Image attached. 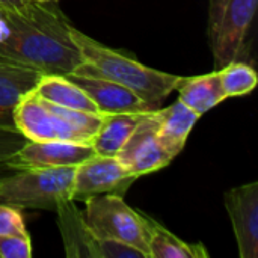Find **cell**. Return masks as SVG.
Here are the masks:
<instances>
[{"mask_svg":"<svg viewBox=\"0 0 258 258\" xmlns=\"http://www.w3.org/2000/svg\"><path fill=\"white\" fill-rule=\"evenodd\" d=\"M70 24L57 2L39 3L30 14L0 8V54L42 74H71L83 59L70 38Z\"/></svg>","mask_w":258,"mask_h":258,"instance_id":"1","label":"cell"},{"mask_svg":"<svg viewBox=\"0 0 258 258\" xmlns=\"http://www.w3.org/2000/svg\"><path fill=\"white\" fill-rule=\"evenodd\" d=\"M70 38L77 47L83 62L71 74H92L119 83L135 92L151 110L177 91L183 76L150 68L119 50L109 48L70 24Z\"/></svg>","mask_w":258,"mask_h":258,"instance_id":"2","label":"cell"},{"mask_svg":"<svg viewBox=\"0 0 258 258\" xmlns=\"http://www.w3.org/2000/svg\"><path fill=\"white\" fill-rule=\"evenodd\" d=\"M103 121V113L67 109L41 98L33 89L14 109V128L27 141L89 144Z\"/></svg>","mask_w":258,"mask_h":258,"instance_id":"3","label":"cell"},{"mask_svg":"<svg viewBox=\"0 0 258 258\" xmlns=\"http://www.w3.org/2000/svg\"><path fill=\"white\" fill-rule=\"evenodd\" d=\"M76 166L14 169L0 175V203L21 210L54 212L71 200Z\"/></svg>","mask_w":258,"mask_h":258,"instance_id":"4","label":"cell"},{"mask_svg":"<svg viewBox=\"0 0 258 258\" xmlns=\"http://www.w3.org/2000/svg\"><path fill=\"white\" fill-rule=\"evenodd\" d=\"M85 219L98 237L115 239L139 249L150 258L148 216L130 207L121 195L103 194L85 201Z\"/></svg>","mask_w":258,"mask_h":258,"instance_id":"5","label":"cell"},{"mask_svg":"<svg viewBox=\"0 0 258 258\" xmlns=\"http://www.w3.org/2000/svg\"><path fill=\"white\" fill-rule=\"evenodd\" d=\"M258 0H209V44L215 70L237 60L245 48Z\"/></svg>","mask_w":258,"mask_h":258,"instance_id":"6","label":"cell"},{"mask_svg":"<svg viewBox=\"0 0 258 258\" xmlns=\"http://www.w3.org/2000/svg\"><path fill=\"white\" fill-rule=\"evenodd\" d=\"M138 180L116 156H98L86 159L76 166L73 180V201H85L89 197L116 194L124 197Z\"/></svg>","mask_w":258,"mask_h":258,"instance_id":"7","label":"cell"},{"mask_svg":"<svg viewBox=\"0 0 258 258\" xmlns=\"http://www.w3.org/2000/svg\"><path fill=\"white\" fill-rule=\"evenodd\" d=\"M116 157L138 178L157 172L174 160V157L159 142L157 118L154 110L142 115Z\"/></svg>","mask_w":258,"mask_h":258,"instance_id":"8","label":"cell"},{"mask_svg":"<svg viewBox=\"0 0 258 258\" xmlns=\"http://www.w3.org/2000/svg\"><path fill=\"white\" fill-rule=\"evenodd\" d=\"M240 258L258 257V183L233 187L224 195Z\"/></svg>","mask_w":258,"mask_h":258,"instance_id":"9","label":"cell"},{"mask_svg":"<svg viewBox=\"0 0 258 258\" xmlns=\"http://www.w3.org/2000/svg\"><path fill=\"white\" fill-rule=\"evenodd\" d=\"M95 154L91 144L59 142V141H26L8 163V169L59 168L77 166Z\"/></svg>","mask_w":258,"mask_h":258,"instance_id":"10","label":"cell"},{"mask_svg":"<svg viewBox=\"0 0 258 258\" xmlns=\"http://www.w3.org/2000/svg\"><path fill=\"white\" fill-rule=\"evenodd\" d=\"M95 103L100 113H141L151 109L130 89L92 74H67Z\"/></svg>","mask_w":258,"mask_h":258,"instance_id":"11","label":"cell"},{"mask_svg":"<svg viewBox=\"0 0 258 258\" xmlns=\"http://www.w3.org/2000/svg\"><path fill=\"white\" fill-rule=\"evenodd\" d=\"M41 76V71L0 54V128H14L17 103L36 86Z\"/></svg>","mask_w":258,"mask_h":258,"instance_id":"12","label":"cell"},{"mask_svg":"<svg viewBox=\"0 0 258 258\" xmlns=\"http://www.w3.org/2000/svg\"><path fill=\"white\" fill-rule=\"evenodd\" d=\"M62 234L65 255L70 258H97L98 236L88 225L85 215L74 206L73 200L63 201L54 210Z\"/></svg>","mask_w":258,"mask_h":258,"instance_id":"13","label":"cell"},{"mask_svg":"<svg viewBox=\"0 0 258 258\" xmlns=\"http://www.w3.org/2000/svg\"><path fill=\"white\" fill-rule=\"evenodd\" d=\"M154 113L157 118L159 142L175 159L186 147L194 125L201 116L180 100L174 101L168 107L156 109Z\"/></svg>","mask_w":258,"mask_h":258,"instance_id":"14","label":"cell"},{"mask_svg":"<svg viewBox=\"0 0 258 258\" xmlns=\"http://www.w3.org/2000/svg\"><path fill=\"white\" fill-rule=\"evenodd\" d=\"M33 91L44 100L74 110L100 113L89 95L63 74H42Z\"/></svg>","mask_w":258,"mask_h":258,"instance_id":"15","label":"cell"},{"mask_svg":"<svg viewBox=\"0 0 258 258\" xmlns=\"http://www.w3.org/2000/svg\"><path fill=\"white\" fill-rule=\"evenodd\" d=\"M177 91L178 100L200 116L227 100L216 70L201 76L181 77Z\"/></svg>","mask_w":258,"mask_h":258,"instance_id":"16","label":"cell"},{"mask_svg":"<svg viewBox=\"0 0 258 258\" xmlns=\"http://www.w3.org/2000/svg\"><path fill=\"white\" fill-rule=\"evenodd\" d=\"M141 113H103V121L91 139V147L98 156H118L119 150L130 138L141 121Z\"/></svg>","mask_w":258,"mask_h":258,"instance_id":"17","label":"cell"},{"mask_svg":"<svg viewBox=\"0 0 258 258\" xmlns=\"http://www.w3.org/2000/svg\"><path fill=\"white\" fill-rule=\"evenodd\" d=\"M150 258H207L203 243H187L172 234L166 227L148 216Z\"/></svg>","mask_w":258,"mask_h":258,"instance_id":"18","label":"cell"},{"mask_svg":"<svg viewBox=\"0 0 258 258\" xmlns=\"http://www.w3.org/2000/svg\"><path fill=\"white\" fill-rule=\"evenodd\" d=\"M216 71L219 74V80L227 98L251 94L258 83L257 71L254 70V67L239 59L227 63Z\"/></svg>","mask_w":258,"mask_h":258,"instance_id":"19","label":"cell"},{"mask_svg":"<svg viewBox=\"0 0 258 258\" xmlns=\"http://www.w3.org/2000/svg\"><path fill=\"white\" fill-rule=\"evenodd\" d=\"M17 234H29L23 210L11 204L0 203V236Z\"/></svg>","mask_w":258,"mask_h":258,"instance_id":"20","label":"cell"},{"mask_svg":"<svg viewBox=\"0 0 258 258\" xmlns=\"http://www.w3.org/2000/svg\"><path fill=\"white\" fill-rule=\"evenodd\" d=\"M26 138L15 128H0V175L8 172V163L26 144Z\"/></svg>","mask_w":258,"mask_h":258,"instance_id":"21","label":"cell"},{"mask_svg":"<svg viewBox=\"0 0 258 258\" xmlns=\"http://www.w3.org/2000/svg\"><path fill=\"white\" fill-rule=\"evenodd\" d=\"M97 258H145V255L128 243L115 239L98 237Z\"/></svg>","mask_w":258,"mask_h":258,"instance_id":"22","label":"cell"},{"mask_svg":"<svg viewBox=\"0 0 258 258\" xmlns=\"http://www.w3.org/2000/svg\"><path fill=\"white\" fill-rule=\"evenodd\" d=\"M32 240L29 234L0 236V258H30Z\"/></svg>","mask_w":258,"mask_h":258,"instance_id":"23","label":"cell"},{"mask_svg":"<svg viewBox=\"0 0 258 258\" xmlns=\"http://www.w3.org/2000/svg\"><path fill=\"white\" fill-rule=\"evenodd\" d=\"M39 6L36 0H0V8L18 12V14H30Z\"/></svg>","mask_w":258,"mask_h":258,"instance_id":"24","label":"cell"},{"mask_svg":"<svg viewBox=\"0 0 258 258\" xmlns=\"http://www.w3.org/2000/svg\"><path fill=\"white\" fill-rule=\"evenodd\" d=\"M39 3H51V2H57V0H36Z\"/></svg>","mask_w":258,"mask_h":258,"instance_id":"25","label":"cell"}]
</instances>
